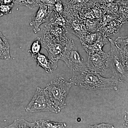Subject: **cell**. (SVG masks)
Instances as JSON below:
<instances>
[{
  "instance_id": "6da1fadb",
  "label": "cell",
  "mask_w": 128,
  "mask_h": 128,
  "mask_svg": "<svg viewBox=\"0 0 128 128\" xmlns=\"http://www.w3.org/2000/svg\"><path fill=\"white\" fill-rule=\"evenodd\" d=\"M70 81L73 86L91 90H116L119 83L114 76L104 78L99 74L89 71L81 72L78 74H74Z\"/></svg>"
},
{
  "instance_id": "7a4b0ae2",
  "label": "cell",
  "mask_w": 128,
  "mask_h": 128,
  "mask_svg": "<svg viewBox=\"0 0 128 128\" xmlns=\"http://www.w3.org/2000/svg\"><path fill=\"white\" fill-rule=\"evenodd\" d=\"M111 50L108 54V66L112 70L113 76L118 82H128V51L120 48L115 42L108 38Z\"/></svg>"
},
{
  "instance_id": "3957f363",
  "label": "cell",
  "mask_w": 128,
  "mask_h": 128,
  "mask_svg": "<svg viewBox=\"0 0 128 128\" xmlns=\"http://www.w3.org/2000/svg\"><path fill=\"white\" fill-rule=\"evenodd\" d=\"M71 82L62 77L54 79L46 88L56 110L60 112L66 105V102L72 86Z\"/></svg>"
},
{
  "instance_id": "277c9868",
  "label": "cell",
  "mask_w": 128,
  "mask_h": 128,
  "mask_svg": "<svg viewBox=\"0 0 128 128\" xmlns=\"http://www.w3.org/2000/svg\"><path fill=\"white\" fill-rule=\"evenodd\" d=\"M60 60L74 72H88L86 62L80 54L77 46L72 39H68Z\"/></svg>"
},
{
  "instance_id": "5b68a950",
  "label": "cell",
  "mask_w": 128,
  "mask_h": 128,
  "mask_svg": "<svg viewBox=\"0 0 128 128\" xmlns=\"http://www.w3.org/2000/svg\"><path fill=\"white\" fill-rule=\"evenodd\" d=\"M42 47L48 51L54 69L57 68L58 62L64 53L67 38H58L46 33L40 37Z\"/></svg>"
},
{
  "instance_id": "8992f818",
  "label": "cell",
  "mask_w": 128,
  "mask_h": 128,
  "mask_svg": "<svg viewBox=\"0 0 128 128\" xmlns=\"http://www.w3.org/2000/svg\"><path fill=\"white\" fill-rule=\"evenodd\" d=\"M25 110L28 112H51L57 114L46 88L40 87L37 88L33 97L27 105Z\"/></svg>"
},
{
  "instance_id": "52a82bcc",
  "label": "cell",
  "mask_w": 128,
  "mask_h": 128,
  "mask_svg": "<svg viewBox=\"0 0 128 128\" xmlns=\"http://www.w3.org/2000/svg\"><path fill=\"white\" fill-rule=\"evenodd\" d=\"M88 60L86 62L88 71L104 75L107 72L108 54L104 51L87 54Z\"/></svg>"
},
{
  "instance_id": "ba28073f",
  "label": "cell",
  "mask_w": 128,
  "mask_h": 128,
  "mask_svg": "<svg viewBox=\"0 0 128 128\" xmlns=\"http://www.w3.org/2000/svg\"><path fill=\"white\" fill-rule=\"evenodd\" d=\"M53 6L40 2L39 9L33 16L30 24V26L33 27L34 33L40 32V26L48 20L53 12Z\"/></svg>"
},
{
  "instance_id": "9c48e42d",
  "label": "cell",
  "mask_w": 128,
  "mask_h": 128,
  "mask_svg": "<svg viewBox=\"0 0 128 128\" xmlns=\"http://www.w3.org/2000/svg\"><path fill=\"white\" fill-rule=\"evenodd\" d=\"M34 58L37 66L42 67L47 73H52L54 69L51 60L47 56L39 53Z\"/></svg>"
},
{
  "instance_id": "30bf717a",
  "label": "cell",
  "mask_w": 128,
  "mask_h": 128,
  "mask_svg": "<svg viewBox=\"0 0 128 128\" xmlns=\"http://www.w3.org/2000/svg\"><path fill=\"white\" fill-rule=\"evenodd\" d=\"M109 41L107 38H102L101 35L99 34L98 39L95 43L90 46L82 47L87 54L100 52L103 51L102 48Z\"/></svg>"
},
{
  "instance_id": "8fae6325",
  "label": "cell",
  "mask_w": 128,
  "mask_h": 128,
  "mask_svg": "<svg viewBox=\"0 0 128 128\" xmlns=\"http://www.w3.org/2000/svg\"><path fill=\"white\" fill-rule=\"evenodd\" d=\"M10 58V45L6 38L0 32V60Z\"/></svg>"
},
{
  "instance_id": "7c38bea8",
  "label": "cell",
  "mask_w": 128,
  "mask_h": 128,
  "mask_svg": "<svg viewBox=\"0 0 128 128\" xmlns=\"http://www.w3.org/2000/svg\"><path fill=\"white\" fill-rule=\"evenodd\" d=\"M5 128H37L36 121L30 122L23 118H18L16 120L10 125Z\"/></svg>"
},
{
  "instance_id": "4fadbf2b",
  "label": "cell",
  "mask_w": 128,
  "mask_h": 128,
  "mask_svg": "<svg viewBox=\"0 0 128 128\" xmlns=\"http://www.w3.org/2000/svg\"><path fill=\"white\" fill-rule=\"evenodd\" d=\"M37 128H66V124L50 120H40L36 121Z\"/></svg>"
},
{
  "instance_id": "5bb4252c",
  "label": "cell",
  "mask_w": 128,
  "mask_h": 128,
  "mask_svg": "<svg viewBox=\"0 0 128 128\" xmlns=\"http://www.w3.org/2000/svg\"><path fill=\"white\" fill-rule=\"evenodd\" d=\"M40 0H14V4L16 6H24L30 9L39 6Z\"/></svg>"
},
{
  "instance_id": "9a60e30c",
  "label": "cell",
  "mask_w": 128,
  "mask_h": 128,
  "mask_svg": "<svg viewBox=\"0 0 128 128\" xmlns=\"http://www.w3.org/2000/svg\"><path fill=\"white\" fill-rule=\"evenodd\" d=\"M42 45H41L40 37H38L32 43L30 50L28 52L31 54L32 57L34 58L41 51Z\"/></svg>"
},
{
  "instance_id": "2e32d148",
  "label": "cell",
  "mask_w": 128,
  "mask_h": 128,
  "mask_svg": "<svg viewBox=\"0 0 128 128\" xmlns=\"http://www.w3.org/2000/svg\"><path fill=\"white\" fill-rule=\"evenodd\" d=\"M98 35L96 33H92L86 35L81 39L82 47L92 45L98 39Z\"/></svg>"
},
{
  "instance_id": "e0dca14e",
  "label": "cell",
  "mask_w": 128,
  "mask_h": 128,
  "mask_svg": "<svg viewBox=\"0 0 128 128\" xmlns=\"http://www.w3.org/2000/svg\"><path fill=\"white\" fill-rule=\"evenodd\" d=\"M14 4L10 5H0V16L11 13Z\"/></svg>"
},
{
  "instance_id": "ac0fdd59",
  "label": "cell",
  "mask_w": 128,
  "mask_h": 128,
  "mask_svg": "<svg viewBox=\"0 0 128 128\" xmlns=\"http://www.w3.org/2000/svg\"><path fill=\"white\" fill-rule=\"evenodd\" d=\"M64 6L60 0L57 1L53 6V11L61 14H63L64 10Z\"/></svg>"
},
{
  "instance_id": "d6986e66",
  "label": "cell",
  "mask_w": 128,
  "mask_h": 128,
  "mask_svg": "<svg viewBox=\"0 0 128 128\" xmlns=\"http://www.w3.org/2000/svg\"><path fill=\"white\" fill-rule=\"evenodd\" d=\"M89 128H114V126L111 124L108 123H101L95 125H90L89 126Z\"/></svg>"
},
{
  "instance_id": "ffe728a7",
  "label": "cell",
  "mask_w": 128,
  "mask_h": 128,
  "mask_svg": "<svg viewBox=\"0 0 128 128\" xmlns=\"http://www.w3.org/2000/svg\"><path fill=\"white\" fill-rule=\"evenodd\" d=\"M58 0H40V2L44 4L54 6Z\"/></svg>"
},
{
  "instance_id": "44dd1931",
  "label": "cell",
  "mask_w": 128,
  "mask_h": 128,
  "mask_svg": "<svg viewBox=\"0 0 128 128\" xmlns=\"http://www.w3.org/2000/svg\"><path fill=\"white\" fill-rule=\"evenodd\" d=\"M14 0H0V4L10 5L14 4Z\"/></svg>"
},
{
  "instance_id": "7402d4cb",
  "label": "cell",
  "mask_w": 128,
  "mask_h": 128,
  "mask_svg": "<svg viewBox=\"0 0 128 128\" xmlns=\"http://www.w3.org/2000/svg\"><path fill=\"white\" fill-rule=\"evenodd\" d=\"M60 0L61 1V2L63 3L64 6L65 7V6H66V4L68 3V2H69L70 0Z\"/></svg>"
},
{
  "instance_id": "603a6c76",
  "label": "cell",
  "mask_w": 128,
  "mask_h": 128,
  "mask_svg": "<svg viewBox=\"0 0 128 128\" xmlns=\"http://www.w3.org/2000/svg\"><path fill=\"white\" fill-rule=\"evenodd\" d=\"M77 2H82L83 1V0H75Z\"/></svg>"
},
{
  "instance_id": "cb8c5ba5",
  "label": "cell",
  "mask_w": 128,
  "mask_h": 128,
  "mask_svg": "<svg viewBox=\"0 0 128 128\" xmlns=\"http://www.w3.org/2000/svg\"><path fill=\"white\" fill-rule=\"evenodd\" d=\"M89 0H83V1H84L85 2H87Z\"/></svg>"
}]
</instances>
